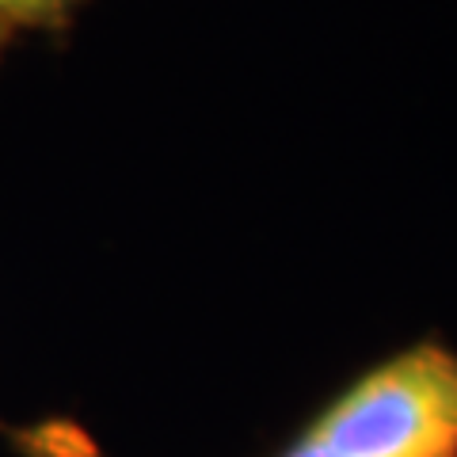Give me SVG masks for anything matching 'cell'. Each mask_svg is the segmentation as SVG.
Segmentation results:
<instances>
[{"mask_svg": "<svg viewBox=\"0 0 457 457\" xmlns=\"http://www.w3.org/2000/svg\"><path fill=\"white\" fill-rule=\"evenodd\" d=\"M73 16L69 0H0V23L12 35L20 27H35V31H62Z\"/></svg>", "mask_w": 457, "mask_h": 457, "instance_id": "7a4b0ae2", "label": "cell"}, {"mask_svg": "<svg viewBox=\"0 0 457 457\" xmlns=\"http://www.w3.org/2000/svg\"><path fill=\"white\" fill-rule=\"evenodd\" d=\"M84 457H99V450H96V446H92V450H88V453H84Z\"/></svg>", "mask_w": 457, "mask_h": 457, "instance_id": "277c9868", "label": "cell"}, {"mask_svg": "<svg viewBox=\"0 0 457 457\" xmlns=\"http://www.w3.org/2000/svg\"><path fill=\"white\" fill-rule=\"evenodd\" d=\"M69 4H73V8H77V4H80V0H69Z\"/></svg>", "mask_w": 457, "mask_h": 457, "instance_id": "5b68a950", "label": "cell"}, {"mask_svg": "<svg viewBox=\"0 0 457 457\" xmlns=\"http://www.w3.org/2000/svg\"><path fill=\"white\" fill-rule=\"evenodd\" d=\"M8 38H12V31H8V27H4V23H0V50H4V46H8Z\"/></svg>", "mask_w": 457, "mask_h": 457, "instance_id": "3957f363", "label": "cell"}, {"mask_svg": "<svg viewBox=\"0 0 457 457\" xmlns=\"http://www.w3.org/2000/svg\"><path fill=\"white\" fill-rule=\"evenodd\" d=\"M294 438L332 457H457V347L431 332L370 362Z\"/></svg>", "mask_w": 457, "mask_h": 457, "instance_id": "6da1fadb", "label": "cell"}]
</instances>
